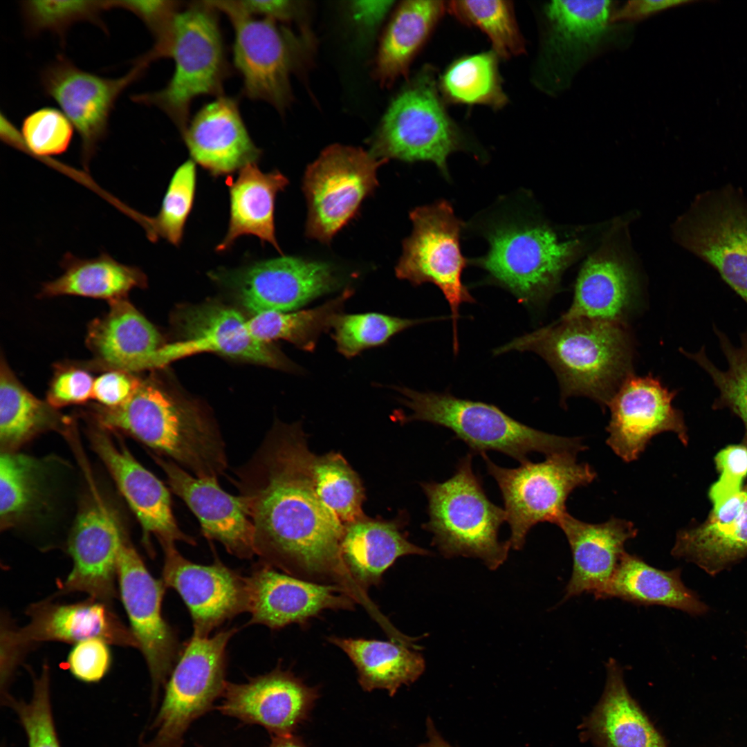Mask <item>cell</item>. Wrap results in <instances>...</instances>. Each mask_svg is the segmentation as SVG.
<instances>
[{
    "instance_id": "obj_1",
    "label": "cell",
    "mask_w": 747,
    "mask_h": 747,
    "mask_svg": "<svg viewBox=\"0 0 747 747\" xmlns=\"http://www.w3.org/2000/svg\"><path fill=\"white\" fill-rule=\"evenodd\" d=\"M312 453L301 422L277 421L232 481L246 504L261 563L303 580L339 586L360 602L367 593L343 562L344 525L316 492Z\"/></svg>"
},
{
    "instance_id": "obj_2",
    "label": "cell",
    "mask_w": 747,
    "mask_h": 747,
    "mask_svg": "<svg viewBox=\"0 0 747 747\" xmlns=\"http://www.w3.org/2000/svg\"><path fill=\"white\" fill-rule=\"evenodd\" d=\"M468 226L488 243L486 252L470 259L485 282L501 287L529 307L545 304L559 288L564 272L582 250L578 239H564L535 211L504 199Z\"/></svg>"
},
{
    "instance_id": "obj_3",
    "label": "cell",
    "mask_w": 747,
    "mask_h": 747,
    "mask_svg": "<svg viewBox=\"0 0 747 747\" xmlns=\"http://www.w3.org/2000/svg\"><path fill=\"white\" fill-rule=\"evenodd\" d=\"M532 351L555 372L561 398L583 396L603 407L632 374L633 347L625 325L564 318L514 338L493 351Z\"/></svg>"
},
{
    "instance_id": "obj_4",
    "label": "cell",
    "mask_w": 747,
    "mask_h": 747,
    "mask_svg": "<svg viewBox=\"0 0 747 747\" xmlns=\"http://www.w3.org/2000/svg\"><path fill=\"white\" fill-rule=\"evenodd\" d=\"M95 416L106 428L124 432L198 477L221 476L228 466L225 444L202 407L141 379L132 396L115 407L101 405Z\"/></svg>"
},
{
    "instance_id": "obj_5",
    "label": "cell",
    "mask_w": 747,
    "mask_h": 747,
    "mask_svg": "<svg viewBox=\"0 0 747 747\" xmlns=\"http://www.w3.org/2000/svg\"><path fill=\"white\" fill-rule=\"evenodd\" d=\"M472 453L460 459L454 474L443 482H423L429 520L423 528L432 534V545L445 557L481 560L490 570L502 565L511 548L499 540L506 520L504 509L488 497L472 468Z\"/></svg>"
},
{
    "instance_id": "obj_6",
    "label": "cell",
    "mask_w": 747,
    "mask_h": 747,
    "mask_svg": "<svg viewBox=\"0 0 747 747\" xmlns=\"http://www.w3.org/2000/svg\"><path fill=\"white\" fill-rule=\"evenodd\" d=\"M218 10L210 1H194L178 12L167 57L174 73L160 90L133 95L132 101L164 112L182 134L190 122L193 101L202 95H223L230 68Z\"/></svg>"
},
{
    "instance_id": "obj_7",
    "label": "cell",
    "mask_w": 747,
    "mask_h": 747,
    "mask_svg": "<svg viewBox=\"0 0 747 747\" xmlns=\"http://www.w3.org/2000/svg\"><path fill=\"white\" fill-rule=\"evenodd\" d=\"M397 390L403 395L402 403L412 412L400 421H425L448 428L468 445L472 454L497 451L522 463L531 452L548 456L564 452L577 454L586 449L580 438L537 430L492 404L449 393L421 392L407 387Z\"/></svg>"
},
{
    "instance_id": "obj_8",
    "label": "cell",
    "mask_w": 747,
    "mask_h": 747,
    "mask_svg": "<svg viewBox=\"0 0 747 747\" xmlns=\"http://www.w3.org/2000/svg\"><path fill=\"white\" fill-rule=\"evenodd\" d=\"M210 2L233 27V62L242 78L243 94L283 114L293 100L291 75L303 74L312 61L315 41L310 30L297 34L273 19L244 12L235 1Z\"/></svg>"
},
{
    "instance_id": "obj_9",
    "label": "cell",
    "mask_w": 747,
    "mask_h": 747,
    "mask_svg": "<svg viewBox=\"0 0 747 747\" xmlns=\"http://www.w3.org/2000/svg\"><path fill=\"white\" fill-rule=\"evenodd\" d=\"M465 148L448 116L433 71L425 68L394 99L371 142L377 158L433 163L450 180L447 160Z\"/></svg>"
},
{
    "instance_id": "obj_10",
    "label": "cell",
    "mask_w": 747,
    "mask_h": 747,
    "mask_svg": "<svg viewBox=\"0 0 747 747\" xmlns=\"http://www.w3.org/2000/svg\"><path fill=\"white\" fill-rule=\"evenodd\" d=\"M576 454L555 453L544 461L528 460L515 468L499 466L486 453L481 454L502 496L511 548L522 549L531 529L540 522L557 525L567 513L566 501L571 492L594 480L595 471L587 463H578Z\"/></svg>"
},
{
    "instance_id": "obj_11",
    "label": "cell",
    "mask_w": 747,
    "mask_h": 747,
    "mask_svg": "<svg viewBox=\"0 0 747 747\" xmlns=\"http://www.w3.org/2000/svg\"><path fill=\"white\" fill-rule=\"evenodd\" d=\"M409 218L413 230L403 241L402 255L395 269L396 277L414 286L431 283L441 290L450 308L456 353L460 306L475 302L461 279L464 268L470 265L460 243L465 225L456 216L452 204L443 199L416 208Z\"/></svg>"
},
{
    "instance_id": "obj_12",
    "label": "cell",
    "mask_w": 747,
    "mask_h": 747,
    "mask_svg": "<svg viewBox=\"0 0 747 747\" xmlns=\"http://www.w3.org/2000/svg\"><path fill=\"white\" fill-rule=\"evenodd\" d=\"M235 631L225 630L212 637L193 634L165 684L150 728L155 735L143 747H181L190 725L222 696L227 684L226 647Z\"/></svg>"
},
{
    "instance_id": "obj_13",
    "label": "cell",
    "mask_w": 747,
    "mask_h": 747,
    "mask_svg": "<svg viewBox=\"0 0 747 747\" xmlns=\"http://www.w3.org/2000/svg\"><path fill=\"white\" fill-rule=\"evenodd\" d=\"M674 234L747 306V199L740 192L728 187L699 195L675 222Z\"/></svg>"
},
{
    "instance_id": "obj_14",
    "label": "cell",
    "mask_w": 747,
    "mask_h": 747,
    "mask_svg": "<svg viewBox=\"0 0 747 747\" xmlns=\"http://www.w3.org/2000/svg\"><path fill=\"white\" fill-rule=\"evenodd\" d=\"M387 160L361 148L338 144L323 150L304 177L307 237L330 242L376 188L377 170Z\"/></svg>"
},
{
    "instance_id": "obj_15",
    "label": "cell",
    "mask_w": 747,
    "mask_h": 747,
    "mask_svg": "<svg viewBox=\"0 0 747 747\" xmlns=\"http://www.w3.org/2000/svg\"><path fill=\"white\" fill-rule=\"evenodd\" d=\"M210 276L254 315L295 311L342 284L332 264L284 255Z\"/></svg>"
},
{
    "instance_id": "obj_16",
    "label": "cell",
    "mask_w": 747,
    "mask_h": 747,
    "mask_svg": "<svg viewBox=\"0 0 747 747\" xmlns=\"http://www.w3.org/2000/svg\"><path fill=\"white\" fill-rule=\"evenodd\" d=\"M175 324L181 340L163 345L145 361L143 370L161 367L175 360L213 352L270 367L294 371L298 367L270 342L252 338L246 319L237 310L210 302L179 311Z\"/></svg>"
},
{
    "instance_id": "obj_17",
    "label": "cell",
    "mask_w": 747,
    "mask_h": 747,
    "mask_svg": "<svg viewBox=\"0 0 747 747\" xmlns=\"http://www.w3.org/2000/svg\"><path fill=\"white\" fill-rule=\"evenodd\" d=\"M29 621L14 629L5 620L1 627L2 667L15 671L24 652L48 641L77 643L100 638L109 644L138 647L130 628L113 612L111 604L90 598L73 604L42 601L27 609Z\"/></svg>"
},
{
    "instance_id": "obj_18",
    "label": "cell",
    "mask_w": 747,
    "mask_h": 747,
    "mask_svg": "<svg viewBox=\"0 0 747 747\" xmlns=\"http://www.w3.org/2000/svg\"><path fill=\"white\" fill-rule=\"evenodd\" d=\"M145 70L136 64L122 77H104L81 69L66 56L59 55L41 71L44 94L59 105L80 135L85 167L107 134L117 100Z\"/></svg>"
},
{
    "instance_id": "obj_19",
    "label": "cell",
    "mask_w": 747,
    "mask_h": 747,
    "mask_svg": "<svg viewBox=\"0 0 747 747\" xmlns=\"http://www.w3.org/2000/svg\"><path fill=\"white\" fill-rule=\"evenodd\" d=\"M117 570L121 599L130 629L147 664L156 702L160 686L167 682L180 652L176 632L162 615L166 587L162 580L151 575L126 540L120 551Z\"/></svg>"
},
{
    "instance_id": "obj_20",
    "label": "cell",
    "mask_w": 747,
    "mask_h": 747,
    "mask_svg": "<svg viewBox=\"0 0 747 747\" xmlns=\"http://www.w3.org/2000/svg\"><path fill=\"white\" fill-rule=\"evenodd\" d=\"M676 395L656 378L630 375L607 405L611 411L607 445L626 462L637 459L652 438L661 432H674L686 445L683 414L672 405Z\"/></svg>"
},
{
    "instance_id": "obj_21",
    "label": "cell",
    "mask_w": 747,
    "mask_h": 747,
    "mask_svg": "<svg viewBox=\"0 0 747 747\" xmlns=\"http://www.w3.org/2000/svg\"><path fill=\"white\" fill-rule=\"evenodd\" d=\"M165 562L163 582L174 589L187 605L194 634L208 636L226 620L247 611L246 577L216 560L210 565L185 558L175 544L163 547Z\"/></svg>"
},
{
    "instance_id": "obj_22",
    "label": "cell",
    "mask_w": 747,
    "mask_h": 747,
    "mask_svg": "<svg viewBox=\"0 0 747 747\" xmlns=\"http://www.w3.org/2000/svg\"><path fill=\"white\" fill-rule=\"evenodd\" d=\"M217 709L246 723L264 727L272 736L293 734L309 718L320 697L289 670L279 667L243 684L228 683Z\"/></svg>"
},
{
    "instance_id": "obj_23",
    "label": "cell",
    "mask_w": 747,
    "mask_h": 747,
    "mask_svg": "<svg viewBox=\"0 0 747 747\" xmlns=\"http://www.w3.org/2000/svg\"><path fill=\"white\" fill-rule=\"evenodd\" d=\"M250 624L280 629L305 625L324 610H351L356 603L342 587L311 582L261 563L246 577Z\"/></svg>"
},
{
    "instance_id": "obj_24",
    "label": "cell",
    "mask_w": 747,
    "mask_h": 747,
    "mask_svg": "<svg viewBox=\"0 0 747 747\" xmlns=\"http://www.w3.org/2000/svg\"><path fill=\"white\" fill-rule=\"evenodd\" d=\"M611 232L583 264L572 303L562 317L625 325L636 304L638 281L630 257Z\"/></svg>"
},
{
    "instance_id": "obj_25",
    "label": "cell",
    "mask_w": 747,
    "mask_h": 747,
    "mask_svg": "<svg viewBox=\"0 0 747 747\" xmlns=\"http://www.w3.org/2000/svg\"><path fill=\"white\" fill-rule=\"evenodd\" d=\"M113 515L95 501L78 515L68 542L73 568L61 593L83 592L111 604L116 597L118 560L124 542Z\"/></svg>"
},
{
    "instance_id": "obj_26",
    "label": "cell",
    "mask_w": 747,
    "mask_h": 747,
    "mask_svg": "<svg viewBox=\"0 0 747 747\" xmlns=\"http://www.w3.org/2000/svg\"><path fill=\"white\" fill-rule=\"evenodd\" d=\"M172 491L197 517L203 535L221 543L231 554L252 557L254 527L243 499L223 490L215 477H193L172 461L156 457Z\"/></svg>"
},
{
    "instance_id": "obj_27",
    "label": "cell",
    "mask_w": 747,
    "mask_h": 747,
    "mask_svg": "<svg viewBox=\"0 0 747 747\" xmlns=\"http://www.w3.org/2000/svg\"><path fill=\"white\" fill-rule=\"evenodd\" d=\"M181 135L192 160L213 176L241 170L261 155L249 135L238 100L224 95L205 104Z\"/></svg>"
},
{
    "instance_id": "obj_28",
    "label": "cell",
    "mask_w": 747,
    "mask_h": 747,
    "mask_svg": "<svg viewBox=\"0 0 747 747\" xmlns=\"http://www.w3.org/2000/svg\"><path fill=\"white\" fill-rule=\"evenodd\" d=\"M95 450L111 472L118 488L139 520L145 537L154 535L162 547L194 540L178 527L172 512L169 490L139 463L125 448H118L101 432L94 433Z\"/></svg>"
},
{
    "instance_id": "obj_29",
    "label": "cell",
    "mask_w": 747,
    "mask_h": 747,
    "mask_svg": "<svg viewBox=\"0 0 747 747\" xmlns=\"http://www.w3.org/2000/svg\"><path fill=\"white\" fill-rule=\"evenodd\" d=\"M557 526L565 534L573 556V571L564 599L584 593L600 599L626 553V542L636 536L637 529L631 522L616 517L589 524L568 513Z\"/></svg>"
},
{
    "instance_id": "obj_30",
    "label": "cell",
    "mask_w": 747,
    "mask_h": 747,
    "mask_svg": "<svg viewBox=\"0 0 747 747\" xmlns=\"http://www.w3.org/2000/svg\"><path fill=\"white\" fill-rule=\"evenodd\" d=\"M711 576L730 569L747 557V483L713 506L701 524L678 532L672 551Z\"/></svg>"
},
{
    "instance_id": "obj_31",
    "label": "cell",
    "mask_w": 747,
    "mask_h": 747,
    "mask_svg": "<svg viewBox=\"0 0 747 747\" xmlns=\"http://www.w3.org/2000/svg\"><path fill=\"white\" fill-rule=\"evenodd\" d=\"M109 306L88 327L86 344L94 358L87 368L142 371L147 359L163 346L160 333L127 298L110 302Z\"/></svg>"
},
{
    "instance_id": "obj_32",
    "label": "cell",
    "mask_w": 747,
    "mask_h": 747,
    "mask_svg": "<svg viewBox=\"0 0 747 747\" xmlns=\"http://www.w3.org/2000/svg\"><path fill=\"white\" fill-rule=\"evenodd\" d=\"M611 9L610 1H552L544 7L547 51L559 82L570 80L596 50L607 30Z\"/></svg>"
},
{
    "instance_id": "obj_33",
    "label": "cell",
    "mask_w": 747,
    "mask_h": 747,
    "mask_svg": "<svg viewBox=\"0 0 747 747\" xmlns=\"http://www.w3.org/2000/svg\"><path fill=\"white\" fill-rule=\"evenodd\" d=\"M405 518L392 520L365 516L344 525L341 542L343 562L363 591L379 585L384 573L397 559L408 555H429L431 552L409 542L403 532Z\"/></svg>"
},
{
    "instance_id": "obj_34",
    "label": "cell",
    "mask_w": 747,
    "mask_h": 747,
    "mask_svg": "<svg viewBox=\"0 0 747 747\" xmlns=\"http://www.w3.org/2000/svg\"><path fill=\"white\" fill-rule=\"evenodd\" d=\"M288 184L287 178L277 170L262 172L256 163L241 170L229 186L230 220L227 233L216 246L219 252L229 249L242 235L257 237L268 242L279 253L282 250L275 234V198Z\"/></svg>"
},
{
    "instance_id": "obj_35",
    "label": "cell",
    "mask_w": 747,
    "mask_h": 747,
    "mask_svg": "<svg viewBox=\"0 0 747 747\" xmlns=\"http://www.w3.org/2000/svg\"><path fill=\"white\" fill-rule=\"evenodd\" d=\"M327 640L342 649L356 668L364 691L382 689L392 697L423 673L425 662L414 641L380 640L331 636Z\"/></svg>"
},
{
    "instance_id": "obj_36",
    "label": "cell",
    "mask_w": 747,
    "mask_h": 747,
    "mask_svg": "<svg viewBox=\"0 0 747 747\" xmlns=\"http://www.w3.org/2000/svg\"><path fill=\"white\" fill-rule=\"evenodd\" d=\"M681 569L663 571L627 552L600 599L617 598L639 605H661L693 616L706 614L709 607L681 580Z\"/></svg>"
},
{
    "instance_id": "obj_37",
    "label": "cell",
    "mask_w": 747,
    "mask_h": 747,
    "mask_svg": "<svg viewBox=\"0 0 747 747\" xmlns=\"http://www.w3.org/2000/svg\"><path fill=\"white\" fill-rule=\"evenodd\" d=\"M602 697L589 719V728L605 747H667L660 733L630 696L622 671L614 658L606 664Z\"/></svg>"
},
{
    "instance_id": "obj_38",
    "label": "cell",
    "mask_w": 747,
    "mask_h": 747,
    "mask_svg": "<svg viewBox=\"0 0 747 747\" xmlns=\"http://www.w3.org/2000/svg\"><path fill=\"white\" fill-rule=\"evenodd\" d=\"M447 10L442 1H405L396 10L380 44L374 77L389 86L407 77L409 67Z\"/></svg>"
},
{
    "instance_id": "obj_39",
    "label": "cell",
    "mask_w": 747,
    "mask_h": 747,
    "mask_svg": "<svg viewBox=\"0 0 747 747\" xmlns=\"http://www.w3.org/2000/svg\"><path fill=\"white\" fill-rule=\"evenodd\" d=\"M61 265L64 273L44 284L41 297L75 295L110 302L127 298L133 288L147 284V277L140 268L122 264L107 253L91 259L66 254Z\"/></svg>"
},
{
    "instance_id": "obj_40",
    "label": "cell",
    "mask_w": 747,
    "mask_h": 747,
    "mask_svg": "<svg viewBox=\"0 0 747 747\" xmlns=\"http://www.w3.org/2000/svg\"><path fill=\"white\" fill-rule=\"evenodd\" d=\"M61 416L18 380L3 356L0 362V440L13 448L44 430L59 426Z\"/></svg>"
},
{
    "instance_id": "obj_41",
    "label": "cell",
    "mask_w": 747,
    "mask_h": 747,
    "mask_svg": "<svg viewBox=\"0 0 747 747\" xmlns=\"http://www.w3.org/2000/svg\"><path fill=\"white\" fill-rule=\"evenodd\" d=\"M353 291L346 289L335 298L315 308L294 312L266 311L246 320L249 335L254 339L270 342L286 340L306 351L315 349L323 332L332 328L336 316L342 313Z\"/></svg>"
},
{
    "instance_id": "obj_42",
    "label": "cell",
    "mask_w": 747,
    "mask_h": 747,
    "mask_svg": "<svg viewBox=\"0 0 747 747\" xmlns=\"http://www.w3.org/2000/svg\"><path fill=\"white\" fill-rule=\"evenodd\" d=\"M497 57L491 50L454 61L440 79L443 95L455 104L503 107L508 98L501 87Z\"/></svg>"
},
{
    "instance_id": "obj_43",
    "label": "cell",
    "mask_w": 747,
    "mask_h": 747,
    "mask_svg": "<svg viewBox=\"0 0 747 747\" xmlns=\"http://www.w3.org/2000/svg\"><path fill=\"white\" fill-rule=\"evenodd\" d=\"M713 331L728 363L726 370L719 369L711 361L704 346L696 352L683 349L680 351L697 363L718 389L719 396L714 400L712 409H727L742 421L747 443V329L740 334V344L737 346L715 324Z\"/></svg>"
},
{
    "instance_id": "obj_44",
    "label": "cell",
    "mask_w": 747,
    "mask_h": 747,
    "mask_svg": "<svg viewBox=\"0 0 747 747\" xmlns=\"http://www.w3.org/2000/svg\"><path fill=\"white\" fill-rule=\"evenodd\" d=\"M311 471L316 492L345 525L366 515L362 511L365 488L358 473L340 453H312Z\"/></svg>"
},
{
    "instance_id": "obj_45",
    "label": "cell",
    "mask_w": 747,
    "mask_h": 747,
    "mask_svg": "<svg viewBox=\"0 0 747 747\" xmlns=\"http://www.w3.org/2000/svg\"><path fill=\"white\" fill-rule=\"evenodd\" d=\"M447 10L461 22L485 33L498 57L508 59L525 51L510 1H452L447 3Z\"/></svg>"
},
{
    "instance_id": "obj_46",
    "label": "cell",
    "mask_w": 747,
    "mask_h": 747,
    "mask_svg": "<svg viewBox=\"0 0 747 747\" xmlns=\"http://www.w3.org/2000/svg\"><path fill=\"white\" fill-rule=\"evenodd\" d=\"M429 319H408L378 313H340L335 318L333 338L338 351L352 358L365 349L385 344L392 336Z\"/></svg>"
},
{
    "instance_id": "obj_47",
    "label": "cell",
    "mask_w": 747,
    "mask_h": 747,
    "mask_svg": "<svg viewBox=\"0 0 747 747\" xmlns=\"http://www.w3.org/2000/svg\"><path fill=\"white\" fill-rule=\"evenodd\" d=\"M196 182L195 163L188 160L174 173L158 214L145 221L150 239L156 241L158 238H163L176 246L181 243L184 226L193 206Z\"/></svg>"
},
{
    "instance_id": "obj_48",
    "label": "cell",
    "mask_w": 747,
    "mask_h": 747,
    "mask_svg": "<svg viewBox=\"0 0 747 747\" xmlns=\"http://www.w3.org/2000/svg\"><path fill=\"white\" fill-rule=\"evenodd\" d=\"M20 7L29 34L49 31L62 41L77 22L89 21L104 28L101 13L110 9L109 1H24Z\"/></svg>"
},
{
    "instance_id": "obj_49",
    "label": "cell",
    "mask_w": 747,
    "mask_h": 747,
    "mask_svg": "<svg viewBox=\"0 0 747 747\" xmlns=\"http://www.w3.org/2000/svg\"><path fill=\"white\" fill-rule=\"evenodd\" d=\"M37 463L21 454L5 452L0 457V517L7 525L26 513L37 494Z\"/></svg>"
},
{
    "instance_id": "obj_50",
    "label": "cell",
    "mask_w": 747,
    "mask_h": 747,
    "mask_svg": "<svg viewBox=\"0 0 747 747\" xmlns=\"http://www.w3.org/2000/svg\"><path fill=\"white\" fill-rule=\"evenodd\" d=\"M50 683V670L45 664L40 675L34 676L29 702L17 700L10 694L2 701L18 716L28 747H62L53 716Z\"/></svg>"
},
{
    "instance_id": "obj_51",
    "label": "cell",
    "mask_w": 747,
    "mask_h": 747,
    "mask_svg": "<svg viewBox=\"0 0 747 747\" xmlns=\"http://www.w3.org/2000/svg\"><path fill=\"white\" fill-rule=\"evenodd\" d=\"M73 125L63 112L44 107L28 115L21 125V138L35 154L42 156L65 152L71 142Z\"/></svg>"
},
{
    "instance_id": "obj_52",
    "label": "cell",
    "mask_w": 747,
    "mask_h": 747,
    "mask_svg": "<svg viewBox=\"0 0 747 747\" xmlns=\"http://www.w3.org/2000/svg\"><path fill=\"white\" fill-rule=\"evenodd\" d=\"M109 7L120 8L140 18L155 39L154 47L163 48L170 42L176 17L183 2L171 0L109 1Z\"/></svg>"
},
{
    "instance_id": "obj_53",
    "label": "cell",
    "mask_w": 747,
    "mask_h": 747,
    "mask_svg": "<svg viewBox=\"0 0 747 747\" xmlns=\"http://www.w3.org/2000/svg\"><path fill=\"white\" fill-rule=\"evenodd\" d=\"M94 380L80 365H60L50 380L47 402L55 409L84 403L92 398Z\"/></svg>"
},
{
    "instance_id": "obj_54",
    "label": "cell",
    "mask_w": 747,
    "mask_h": 747,
    "mask_svg": "<svg viewBox=\"0 0 747 747\" xmlns=\"http://www.w3.org/2000/svg\"><path fill=\"white\" fill-rule=\"evenodd\" d=\"M719 479L709 489L708 497L716 506L741 490L747 476V443L730 445L714 457Z\"/></svg>"
},
{
    "instance_id": "obj_55",
    "label": "cell",
    "mask_w": 747,
    "mask_h": 747,
    "mask_svg": "<svg viewBox=\"0 0 747 747\" xmlns=\"http://www.w3.org/2000/svg\"><path fill=\"white\" fill-rule=\"evenodd\" d=\"M109 643L100 638H90L75 644L67 658L72 675L84 683L100 681L111 664Z\"/></svg>"
},
{
    "instance_id": "obj_56",
    "label": "cell",
    "mask_w": 747,
    "mask_h": 747,
    "mask_svg": "<svg viewBox=\"0 0 747 747\" xmlns=\"http://www.w3.org/2000/svg\"><path fill=\"white\" fill-rule=\"evenodd\" d=\"M140 380L131 372L116 369L104 371L94 380L92 398L102 407H118L132 396Z\"/></svg>"
},
{
    "instance_id": "obj_57",
    "label": "cell",
    "mask_w": 747,
    "mask_h": 747,
    "mask_svg": "<svg viewBox=\"0 0 747 747\" xmlns=\"http://www.w3.org/2000/svg\"><path fill=\"white\" fill-rule=\"evenodd\" d=\"M238 7L244 12L273 19L278 23L288 24L303 21L305 6L303 2L284 0H247L235 1Z\"/></svg>"
},
{
    "instance_id": "obj_58",
    "label": "cell",
    "mask_w": 747,
    "mask_h": 747,
    "mask_svg": "<svg viewBox=\"0 0 747 747\" xmlns=\"http://www.w3.org/2000/svg\"><path fill=\"white\" fill-rule=\"evenodd\" d=\"M678 0H633L626 3L611 16V22L640 20L661 10L689 3Z\"/></svg>"
},
{
    "instance_id": "obj_59",
    "label": "cell",
    "mask_w": 747,
    "mask_h": 747,
    "mask_svg": "<svg viewBox=\"0 0 747 747\" xmlns=\"http://www.w3.org/2000/svg\"><path fill=\"white\" fill-rule=\"evenodd\" d=\"M393 3L391 1H358L353 3L352 9L362 24L373 27L382 20Z\"/></svg>"
},
{
    "instance_id": "obj_60",
    "label": "cell",
    "mask_w": 747,
    "mask_h": 747,
    "mask_svg": "<svg viewBox=\"0 0 747 747\" xmlns=\"http://www.w3.org/2000/svg\"><path fill=\"white\" fill-rule=\"evenodd\" d=\"M426 734L427 741L421 744L418 747H455L448 743L436 730L430 717L426 719Z\"/></svg>"
},
{
    "instance_id": "obj_61",
    "label": "cell",
    "mask_w": 747,
    "mask_h": 747,
    "mask_svg": "<svg viewBox=\"0 0 747 747\" xmlns=\"http://www.w3.org/2000/svg\"><path fill=\"white\" fill-rule=\"evenodd\" d=\"M268 747H307L302 738L294 734L273 736L271 743Z\"/></svg>"
},
{
    "instance_id": "obj_62",
    "label": "cell",
    "mask_w": 747,
    "mask_h": 747,
    "mask_svg": "<svg viewBox=\"0 0 747 747\" xmlns=\"http://www.w3.org/2000/svg\"><path fill=\"white\" fill-rule=\"evenodd\" d=\"M746 647H747V645H746Z\"/></svg>"
},
{
    "instance_id": "obj_63",
    "label": "cell",
    "mask_w": 747,
    "mask_h": 747,
    "mask_svg": "<svg viewBox=\"0 0 747 747\" xmlns=\"http://www.w3.org/2000/svg\"><path fill=\"white\" fill-rule=\"evenodd\" d=\"M2 747H3V746H2Z\"/></svg>"
}]
</instances>
